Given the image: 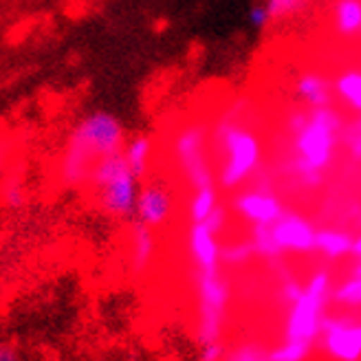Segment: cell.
<instances>
[{
    "instance_id": "6da1fadb",
    "label": "cell",
    "mask_w": 361,
    "mask_h": 361,
    "mask_svg": "<svg viewBox=\"0 0 361 361\" xmlns=\"http://www.w3.org/2000/svg\"><path fill=\"white\" fill-rule=\"evenodd\" d=\"M128 139L123 121L111 111H90L82 115L64 137L56 176L66 190L88 188L90 172L102 159L123 150Z\"/></svg>"
},
{
    "instance_id": "7a4b0ae2",
    "label": "cell",
    "mask_w": 361,
    "mask_h": 361,
    "mask_svg": "<svg viewBox=\"0 0 361 361\" xmlns=\"http://www.w3.org/2000/svg\"><path fill=\"white\" fill-rule=\"evenodd\" d=\"M341 130H344L341 117L326 106L313 108L302 128L293 133V172L306 185H317L324 170H329Z\"/></svg>"
},
{
    "instance_id": "3957f363",
    "label": "cell",
    "mask_w": 361,
    "mask_h": 361,
    "mask_svg": "<svg viewBox=\"0 0 361 361\" xmlns=\"http://www.w3.org/2000/svg\"><path fill=\"white\" fill-rule=\"evenodd\" d=\"M88 188L93 192L95 205L108 219H133L141 178L126 164L121 152L102 159L90 172Z\"/></svg>"
},
{
    "instance_id": "277c9868",
    "label": "cell",
    "mask_w": 361,
    "mask_h": 361,
    "mask_svg": "<svg viewBox=\"0 0 361 361\" xmlns=\"http://www.w3.org/2000/svg\"><path fill=\"white\" fill-rule=\"evenodd\" d=\"M331 300L333 284L329 271H315L311 280L302 284L300 295L291 304H286L288 313L284 322V339L315 346L322 335V324L326 319V309Z\"/></svg>"
},
{
    "instance_id": "5b68a950",
    "label": "cell",
    "mask_w": 361,
    "mask_h": 361,
    "mask_svg": "<svg viewBox=\"0 0 361 361\" xmlns=\"http://www.w3.org/2000/svg\"><path fill=\"white\" fill-rule=\"evenodd\" d=\"M196 284V341L198 348L223 341L229 284L221 267L216 269H194Z\"/></svg>"
},
{
    "instance_id": "8992f818",
    "label": "cell",
    "mask_w": 361,
    "mask_h": 361,
    "mask_svg": "<svg viewBox=\"0 0 361 361\" xmlns=\"http://www.w3.org/2000/svg\"><path fill=\"white\" fill-rule=\"evenodd\" d=\"M216 139L223 150V168H221V185L227 190L238 188L240 183L260 168L262 146L260 139L240 128L238 123L223 121L216 130Z\"/></svg>"
},
{
    "instance_id": "52a82bcc",
    "label": "cell",
    "mask_w": 361,
    "mask_h": 361,
    "mask_svg": "<svg viewBox=\"0 0 361 361\" xmlns=\"http://www.w3.org/2000/svg\"><path fill=\"white\" fill-rule=\"evenodd\" d=\"M172 152L180 174L185 176L192 190L214 185L212 168L207 161V130L203 123L183 126L174 135Z\"/></svg>"
},
{
    "instance_id": "ba28073f",
    "label": "cell",
    "mask_w": 361,
    "mask_h": 361,
    "mask_svg": "<svg viewBox=\"0 0 361 361\" xmlns=\"http://www.w3.org/2000/svg\"><path fill=\"white\" fill-rule=\"evenodd\" d=\"M319 346L335 361L361 359V322L353 317H326L322 324Z\"/></svg>"
},
{
    "instance_id": "9c48e42d",
    "label": "cell",
    "mask_w": 361,
    "mask_h": 361,
    "mask_svg": "<svg viewBox=\"0 0 361 361\" xmlns=\"http://www.w3.org/2000/svg\"><path fill=\"white\" fill-rule=\"evenodd\" d=\"M271 238H274L280 256L286 251H293V254H309L315 251V225L304 219V216L295 212H282V216L269 225Z\"/></svg>"
},
{
    "instance_id": "30bf717a",
    "label": "cell",
    "mask_w": 361,
    "mask_h": 361,
    "mask_svg": "<svg viewBox=\"0 0 361 361\" xmlns=\"http://www.w3.org/2000/svg\"><path fill=\"white\" fill-rule=\"evenodd\" d=\"M174 212V196L168 185L150 180V183L141 185L135 207V221L148 225L152 229L164 227Z\"/></svg>"
},
{
    "instance_id": "8fae6325",
    "label": "cell",
    "mask_w": 361,
    "mask_h": 361,
    "mask_svg": "<svg viewBox=\"0 0 361 361\" xmlns=\"http://www.w3.org/2000/svg\"><path fill=\"white\" fill-rule=\"evenodd\" d=\"M233 209L254 227L276 223L284 212L280 198L269 190H247L238 194L233 201Z\"/></svg>"
},
{
    "instance_id": "7c38bea8",
    "label": "cell",
    "mask_w": 361,
    "mask_h": 361,
    "mask_svg": "<svg viewBox=\"0 0 361 361\" xmlns=\"http://www.w3.org/2000/svg\"><path fill=\"white\" fill-rule=\"evenodd\" d=\"M221 243L219 233H214L205 223H190L188 229V254L194 269H216L221 267Z\"/></svg>"
},
{
    "instance_id": "4fadbf2b",
    "label": "cell",
    "mask_w": 361,
    "mask_h": 361,
    "mask_svg": "<svg viewBox=\"0 0 361 361\" xmlns=\"http://www.w3.org/2000/svg\"><path fill=\"white\" fill-rule=\"evenodd\" d=\"M157 256V238H154V229L135 221L130 225L128 233V260L133 274L141 276L150 269Z\"/></svg>"
},
{
    "instance_id": "5bb4252c",
    "label": "cell",
    "mask_w": 361,
    "mask_h": 361,
    "mask_svg": "<svg viewBox=\"0 0 361 361\" xmlns=\"http://www.w3.org/2000/svg\"><path fill=\"white\" fill-rule=\"evenodd\" d=\"M333 82H329L324 75L315 73V71H309L298 78L295 82V95L302 99L304 106H309L311 111L313 108H326L333 102Z\"/></svg>"
},
{
    "instance_id": "9a60e30c",
    "label": "cell",
    "mask_w": 361,
    "mask_h": 361,
    "mask_svg": "<svg viewBox=\"0 0 361 361\" xmlns=\"http://www.w3.org/2000/svg\"><path fill=\"white\" fill-rule=\"evenodd\" d=\"M152 150H154L152 137L146 133H139V135H133L126 139L121 154L126 159V164L130 166V170L139 178H146V174L150 170V161H152Z\"/></svg>"
},
{
    "instance_id": "2e32d148",
    "label": "cell",
    "mask_w": 361,
    "mask_h": 361,
    "mask_svg": "<svg viewBox=\"0 0 361 361\" xmlns=\"http://www.w3.org/2000/svg\"><path fill=\"white\" fill-rule=\"evenodd\" d=\"M350 247H353V236L341 229L326 227V229H317L315 233V251H319L322 256H326L331 260L348 256Z\"/></svg>"
},
{
    "instance_id": "e0dca14e",
    "label": "cell",
    "mask_w": 361,
    "mask_h": 361,
    "mask_svg": "<svg viewBox=\"0 0 361 361\" xmlns=\"http://www.w3.org/2000/svg\"><path fill=\"white\" fill-rule=\"evenodd\" d=\"M333 88H335V95L350 108L357 115V121L361 123V68L344 71V73L333 82Z\"/></svg>"
},
{
    "instance_id": "ac0fdd59",
    "label": "cell",
    "mask_w": 361,
    "mask_h": 361,
    "mask_svg": "<svg viewBox=\"0 0 361 361\" xmlns=\"http://www.w3.org/2000/svg\"><path fill=\"white\" fill-rule=\"evenodd\" d=\"M27 198H29L27 183L20 174L7 172L0 178V203H3L5 209H11V212L23 209L27 205Z\"/></svg>"
},
{
    "instance_id": "d6986e66",
    "label": "cell",
    "mask_w": 361,
    "mask_h": 361,
    "mask_svg": "<svg viewBox=\"0 0 361 361\" xmlns=\"http://www.w3.org/2000/svg\"><path fill=\"white\" fill-rule=\"evenodd\" d=\"M335 29L346 38L361 33V0H337Z\"/></svg>"
},
{
    "instance_id": "ffe728a7",
    "label": "cell",
    "mask_w": 361,
    "mask_h": 361,
    "mask_svg": "<svg viewBox=\"0 0 361 361\" xmlns=\"http://www.w3.org/2000/svg\"><path fill=\"white\" fill-rule=\"evenodd\" d=\"M216 207H219V196H216L214 185L196 188L190 198V207H188L190 223H203Z\"/></svg>"
},
{
    "instance_id": "44dd1931",
    "label": "cell",
    "mask_w": 361,
    "mask_h": 361,
    "mask_svg": "<svg viewBox=\"0 0 361 361\" xmlns=\"http://www.w3.org/2000/svg\"><path fill=\"white\" fill-rule=\"evenodd\" d=\"M223 361H271V353L258 341H243L225 348Z\"/></svg>"
},
{
    "instance_id": "7402d4cb",
    "label": "cell",
    "mask_w": 361,
    "mask_h": 361,
    "mask_svg": "<svg viewBox=\"0 0 361 361\" xmlns=\"http://www.w3.org/2000/svg\"><path fill=\"white\" fill-rule=\"evenodd\" d=\"M333 300L346 306H361V262L355 267L353 276L333 288Z\"/></svg>"
},
{
    "instance_id": "603a6c76",
    "label": "cell",
    "mask_w": 361,
    "mask_h": 361,
    "mask_svg": "<svg viewBox=\"0 0 361 361\" xmlns=\"http://www.w3.org/2000/svg\"><path fill=\"white\" fill-rule=\"evenodd\" d=\"M313 346H306L302 341L282 339L276 348H271V361H306L311 355Z\"/></svg>"
},
{
    "instance_id": "cb8c5ba5",
    "label": "cell",
    "mask_w": 361,
    "mask_h": 361,
    "mask_svg": "<svg viewBox=\"0 0 361 361\" xmlns=\"http://www.w3.org/2000/svg\"><path fill=\"white\" fill-rule=\"evenodd\" d=\"M271 20H284V18L298 16L306 9L309 0H264Z\"/></svg>"
},
{
    "instance_id": "d4e9b609",
    "label": "cell",
    "mask_w": 361,
    "mask_h": 361,
    "mask_svg": "<svg viewBox=\"0 0 361 361\" xmlns=\"http://www.w3.org/2000/svg\"><path fill=\"white\" fill-rule=\"evenodd\" d=\"M256 254L254 243L251 240H243V243H231V245H223L221 247V260L225 264H245L247 260H251V256Z\"/></svg>"
},
{
    "instance_id": "484cf974",
    "label": "cell",
    "mask_w": 361,
    "mask_h": 361,
    "mask_svg": "<svg viewBox=\"0 0 361 361\" xmlns=\"http://www.w3.org/2000/svg\"><path fill=\"white\" fill-rule=\"evenodd\" d=\"M344 143H346L348 152H350L357 161H361V123H359V121H355L353 126H348V128H346V133H344Z\"/></svg>"
},
{
    "instance_id": "4316f807",
    "label": "cell",
    "mask_w": 361,
    "mask_h": 361,
    "mask_svg": "<svg viewBox=\"0 0 361 361\" xmlns=\"http://www.w3.org/2000/svg\"><path fill=\"white\" fill-rule=\"evenodd\" d=\"M271 23H274V20H271L267 5H254V7L249 9V25H251V29L264 31Z\"/></svg>"
},
{
    "instance_id": "83f0119b",
    "label": "cell",
    "mask_w": 361,
    "mask_h": 361,
    "mask_svg": "<svg viewBox=\"0 0 361 361\" xmlns=\"http://www.w3.org/2000/svg\"><path fill=\"white\" fill-rule=\"evenodd\" d=\"M214 233H221L223 229H225V223H227V212H225V207L223 205H219V207H216L209 216H207V219L203 221Z\"/></svg>"
},
{
    "instance_id": "f1b7e54d",
    "label": "cell",
    "mask_w": 361,
    "mask_h": 361,
    "mask_svg": "<svg viewBox=\"0 0 361 361\" xmlns=\"http://www.w3.org/2000/svg\"><path fill=\"white\" fill-rule=\"evenodd\" d=\"M9 159H11V143L5 135H0V178L9 172Z\"/></svg>"
},
{
    "instance_id": "f546056e",
    "label": "cell",
    "mask_w": 361,
    "mask_h": 361,
    "mask_svg": "<svg viewBox=\"0 0 361 361\" xmlns=\"http://www.w3.org/2000/svg\"><path fill=\"white\" fill-rule=\"evenodd\" d=\"M223 355H225V344H223V341L201 348V361H223Z\"/></svg>"
},
{
    "instance_id": "4dcf8cb0",
    "label": "cell",
    "mask_w": 361,
    "mask_h": 361,
    "mask_svg": "<svg viewBox=\"0 0 361 361\" xmlns=\"http://www.w3.org/2000/svg\"><path fill=\"white\" fill-rule=\"evenodd\" d=\"M300 291H302V284H298V282H293V280H286L284 286H282V298H284V302H286V304H291V302L300 295Z\"/></svg>"
},
{
    "instance_id": "1f68e13d",
    "label": "cell",
    "mask_w": 361,
    "mask_h": 361,
    "mask_svg": "<svg viewBox=\"0 0 361 361\" xmlns=\"http://www.w3.org/2000/svg\"><path fill=\"white\" fill-rule=\"evenodd\" d=\"M0 361H20V350L13 344H0Z\"/></svg>"
},
{
    "instance_id": "d6a6232c",
    "label": "cell",
    "mask_w": 361,
    "mask_h": 361,
    "mask_svg": "<svg viewBox=\"0 0 361 361\" xmlns=\"http://www.w3.org/2000/svg\"><path fill=\"white\" fill-rule=\"evenodd\" d=\"M350 256H355L361 262V233L357 238H353V247H350Z\"/></svg>"
},
{
    "instance_id": "836d02e7",
    "label": "cell",
    "mask_w": 361,
    "mask_h": 361,
    "mask_svg": "<svg viewBox=\"0 0 361 361\" xmlns=\"http://www.w3.org/2000/svg\"><path fill=\"white\" fill-rule=\"evenodd\" d=\"M359 361H361V359H359Z\"/></svg>"
}]
</instances>
